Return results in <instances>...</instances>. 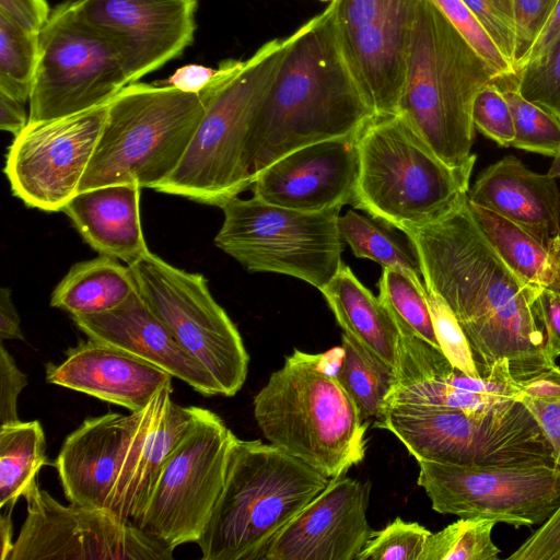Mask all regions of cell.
Wrapping results in <instances>:
<instances>
[{"label": "cell", "mask_w": 560, "mask_h": 560, "mask_svg": "<svg viewBox=\"0 0 560 560\" xmlns=\"http://www.w3.org/2000/svg\"><path fill=\"white\" fill-rule=\"evenodd\" d=\"M427 291L454 313L481 376L506 360L517 381L556 365L546 352L539 292L515 273L477 224L468 198L441 220L404 233Z\"/></svg>", "instance_id": "cell-1"}, {"label": "cell", "mask_w": 560, "mask_h": 560, "mask_svg": "<svg viewBox=\"0 0 560 560\" xmlns=\"http://www.w3.org/2000/svg\"><path fill=\"white\" fill-rule=\"evenodd\" d=\"M252 124L246 176L308 144L360 132L376 117L339 48L329 4L293 34Z\"/></svg>", "instance_id": "cell-2"}, {"label": "cell", "mask_w": 560, "mask_h": 560, "mask_svg": "<svg viewBox=\"0 0 560 560\" xmlns=\"http://www.w3.org/2000/svg\"><path fill=\"white\" fill-rule=\"evenodd\" d=\"M500 78L431 0H420L397 114L451 167L474 168V101Z\"/></svg>", "instance_id": "cell-3"}, {"label": "cell", "mask_w": 560, "mask_h": 560, "mask_svg": "<svg viewBox=\"0 0 560 560\" xmlns=\"http://www.w3.org/2000/svg\"><path fill=\"white\" fill-rule=\"evenodd\" d=\"M325 354L294 349L254 398V417L267 441L329 479L365 456L368 424Z\"/></svg>", "instance_id": "cell-4"}, {"label": "cell", "mask_w": 560, "mask_h": 560, "mask_svg": "<svg viewBox=\"0 0 560 560\" xmlns=\"http://www.w3.org/2000/svg\"><path fill=\"white\" fill-rule=\"evenodd\" d=\"M329 478L281 448L234 436L223 489L197 541L203 560H261Z\"/></svg>", "instance_id": "cell-5"}, {"label": "cell", "mask_w": 560, "mask_h": 560, "mask_svg": "<svg viewBox=\"0 0 560 560\" xmlns=\"http://www.w3.org/2000/svg\"><path fill=\"white\" fill-rule=\"evenodd\" d=\"M273 38L245 61L224 60L207 88L206 110L183 160L154 190L221 207L250 187L244 166L248 133L290 45Z\"/></svg>", "instance_id": "cell-6"}, {"label": "cell", "mask_w": 560, "mask_h": 560, "mask_svg": "<svg viewBox=\"0 0 560 560\" xmlns=\"http://www.w3.org/2000/svg\"><path fill=\"white\" fill-rule=\"evenodd\" d=\"M359 176L352 206L407 233L455 209L472 168L444 163L399 114L376 116L360 132Z\"/></svg>", "instance_id": "cell-7"}, {"label": "cell", "mask_w": 560, "mask_h": 560, "mask_svg": "<svg viewBox=\"0 0 560 560\" xmlns=\"http://www.w3.org/2000/svg\"><path fill=\"white\" fill-rule=\"evenodd\" d=\"M208 88V86H207ZM207 88L133 82L108 102L107 116L79 192L136 183L154 189L183 160L206 110Z\"/></svg>", "instance_id": "cell-8"}, {"label": "cell", "mask_w": 560, "mask_h": 560, "mask_svg": "<svg viewBox=\"0 0 560 560\" xmlns=\"http://www.w3.org/2000/svg\"><path fill=\"white\" fill-rule=\"evenodd\" d=\"M393 433L417 462L457 465H553L552 448L518 400L486 412L420 405L386 408L374 424Z\"/></svg>", "instance_id": "cell-9"}, {"label": "cell", "mask_w": 560, "mask_h": 560, "mask_svg": "<svg viewBox=\"0 0 560 560\" xmlns=\"http://www.w3.org/2000/svg\"><path fill=\"white\" fill-rule=\"evenodd\" d=\"M220 208L224 220L214 244L249 272L294 277L320 291L342 264L341 208L303 212L254 196Z\"/></svg>", "instance_id": "cell-10"}, {"label": "cell", "mask_w": 560, "mask_h": 560, "mask_svg": "<svg viewBox=\"0 0 560 560\" xmlns=\"http://www.w3.org/2000/svg\"><path fill=\"white\" fill-rule=\"evenodd\" d=\"M128 266L138 292L178 343L208 370L222 396H234L246 381L249 355L237 327L210 293L207 279L150 250Z\"/></svg>", "instance_id": "cell-11"}, {"label": "cell", "mask_w": 560, "mask_h": 560, "mask_svg": "<svg viewBox=\"0 0 560 560\" xmlns=\"http://www.w3.org/2000/svg\"><path fill=\"white\" fill-rule=\"evenodd\" d=\"M130 84L113 43L66 2L39 33L28 122L74 115L108 103Z\"/></svg>", "instance_id": "cell-12"}, {"label": "cell", "mask_w": 560, "mask_h": 560, "mask_svg": "<svg viewBox=\"0 0 560 560\" xmlns=\"http://www.w3.org/2000/svg\"><path fill=\"white\" fill-rule=\"evenodd\" d=\"M234 436L217 413L198 407L135 525L173 550L197 544L223 489Z\"/></svg>", "instance_id": "cell-13"}, {"label": "cell", "mask_w": 560, "mask_h": 560, "mask_svg": "<svg viewBox=\"0 0 560 560\" xmlns=\"http://www.w3.org/2000/svg\"><path fill=\"white\" fill-rule=\"evenodd\" d=\"M432 509L518 527L544 524L560 506V470L546 464L457 465L419 460Z\"/></svg>", "instance_id": "cell-14"}, {"label": "cell", "mask_w": 560, "mask_h": 560, "mask_svg": "<svg viewBox=\"0 0 560 560\" xmlns=\"http://www.w3.org/2000/svg\"><path fill=\"white\" fill-rule=\"evenodd\" d=\"M172 393L171 382L143 409L86 418L66 436L52 465L69 503L107 509L119 516L145 439Z\"/></svg>", "instance_id": "cell-15"}, {"label": "cell", "mask_w": 560, "mask_h": 560, "mask_svg": "<svg viewBox=\"0 0 560 560\" xmlns=\"http://www.w3.org/2000/svg\"><path fill=\"white\" fill-rule=\"evenodd\" d=\"M8 560H172L174 550L107 509L63 505L35 479Z\"/></svg>", "instance_id": "cell-16"}, {"label": "cell", "mask_w": 560, "mask_h": 560, "mask_svg": "<svg viewBox=\"0 0 560 560\" xmlns=\"http://www.w3.org/2000/svg\"><path fill=\"white\" fill-rule=\"evenodd\" d=\"M420 0H332L337 42L376 116L398 112Z\"/></svg>", "instance_id": "cell-17"}, {"label": "cell", "mask_w": 560, "mask_h": 560, "mask_svg": "<svg viewBox=\"0 0 560 560\" xmlns=\"http://www.w3.org/2000/svg\"><path fill=\"white\" fill-rule=\"evenodd\" d=\"M108 103L74 115L28 122L5 155L4 174L27 207L62 211L79 192L107 116Z\"/></svg>", "instance_id": "cell-18"}, {"label": "cell", "mask_w": 560, "mask_h": 560, "mask_svg": "<svg viewBox=\"0 0 560 560\" xmlns=\"http://www.w3.org/2000/svg\"><path fill=\"white\" fill-rule=\"evenodd\" d=\"M74 12L118 50L130 83L194 42L197 0H75Z\"/></svg>", "instance_id": "cell-19"}, {"label": "cell", "mask_w": 560, "mask_h": 560, "mask_svg": "<svg viewBox=\"0 0 560 560\" xmlns=\"http://www.w3.org/2000/svg\"><path fill=\"white\" fill-rule=\"evenodd\" d=\"M371 483L341 475L310 501L266 548L261 560H354L373 529Z\"/></svg>", "instance_id": "cell-20"}, {"label": "cell", "mask_w": 560, "mask_h": 560, "mask_svg": "<svg viewBox=\"0 0 560 560\" xmlns=\"http://www.w3.org/2000/svg\"><path fill=\"white\" fill-rule=\"evenodd\" d=\"M360 132L315 142L281 156L258 174L250 186L254 197L303 212L352 205Z\"/></svg>", "instance_id": "cell-21"}, {"label": "cell", "mask_w": 560, "mask_h": 560, "mask_svg": "<svg viewBox=\"0 0 560 560\" xmlns=\"http://www.w3.org/2000/svg\"><path fill=\"white\" fill-rule=\"evenodd\" d=\"M71 318L88 338L164 370L205 397L222 396L213 376L178 343L138 290L110 311Z\"/></svg>", "instance_id": "cell-22"}, {"label": "cell", "mask_w": 560, "mask_h": 560, "mask_svg": "<svg viewBox=\"0 0 560 560\" xmlns=\"http://www.w3.org/2000/svg\"><path fill=\"white\" fill-rule=\"evenodd\" d=\"M173 376L164 370L93 339L66 351L59 363H47L46 382L128 409H143Z\"/></svg>", "instance_id": "cell-23"}, {"label": "cell", "mask_w": 560, "mask_h": 560, "mask_svg": "<svg viewBox=\"0 0 560 560\" xmlns=\"http://www.w3.org/2000/svg\"><path fill=\"white\" fill-rule=\"evenodd\" d=\"M467 198L469 203L510 220L540 240L560 235V190L556 178L530 171L513 155L486 167Z\"/></svg>", "instance_id": "cell-24"}, {"label": "cell", "mask_w": 560, "mask_h": 560, "mask_svg": "<svg viewBox=\"0 0 560 560\" xmlns=\"http://www.w3.org/2000/svg\"><path fill=\"white\" fill-rule=\"evenodd\" d=\"M393 316L399 330V341L394 369L395 382L386 397L383 412L392 406L407 404L477 413L515 400L451 385L450 377L455 366L440 349L419 338L396 315Z\"/></svg>", "instance_id": "cell-25"}, {"label": "cell", "mask_w": 560, "mask_h": 560, "mask_svg": "<svg viewBox=\"0 0 560 560\" xmlns=\"http://www.w3.org/2000/svg\"><path fill=\"white\" fill-rule=\"evenodd\" d=\"M140 190L136 183L88 189L78 192L62 211L94 250L128 265L149 250L141 224Z\"/></svg>", "instance_id": "cell-26"}, {"label": "cell", "mask_w": 560, "mask_h": 560, "mask_svg": "<svg viewBox=\"0 0 560 560\" xmlns=\"http://www.w3.org/2000/svg\"><path fill=\"white\" fill-rule=\"evenodd\" d=\"M320 292L342 331L395 369L399 341L396 320L350 267L342 262Z\"/></svg>", "instance_id": "cell-27"}, {"label": "cell", "mask_w": 560, "mask_h": 560, "mask_svg": "<svg viewBox=\"0 0 560 560\" xmlns=\"http://www.w3.org/2000/svg\"><path fill=\"white\" fill-rule=\"evenodd\" d=\"M137 290L129 266L100 255L74 264L51 293L50 306L71 316L110 311Z\"/></svg>", "instance_id": "cell-28"}, {"label": "cell", "mask_w": 560, "mask_h": 560, "mask_svg": "<svg viewBox=\"0 0 560 560\" xmlns=\"http://www.w3.org/2000/svg\"><path fill=\"white\" fill-rule=\"evenodd\" d=\"M469 207L495 252L524 281L541 289L560 279V235L540 240L486 208L471 203Z\"/></svg>", "instance_id": "cell-29"}, {"label": "cell", "mask_w": 560, "mask_h": 560, "mask_svg": "<svg viewBox=\"0 0 560 560\" xmlns=\"http://www.w3.org/2000/svg\"><path fill=\"white\" fill-rule=\"evenodd\" d=\"M198 407H183L170 400L149 432L125 497L119 516L135 524L141 515L164 462L194 422Z\"/></svg>", "instance_id": "cell-30"}, {"label": "cell", "mask_w": 560, "mask_h": 560, "mask_svg": "<svg viewBox=\"0 0 560 560\" xmlns=\"http://www.w3.org/2000/svg\"><path fill=\"white\" fill-rule=\"evenodd\" d=\"M46 441L39 421L0 425V508H11L23 497L47 464Z\"/></svg>", "instance_id": "cell-31"}, {"label": "cell", "mask_w": 560, "mask_h": 560, "mask_svg": "<svg viewBox=\"0 0 560 560\" xmlns=\"http://www.w3.org/2000/svg\"><path fill=\"white\" fill-rule=\"evenodd\" d=\"M338 228L341 240L355 257L400 270L415 281L423 282L417 254L407 236L402 240L390 226L354 210L339 217Z\"/></svg>", "instance_id": "cell-32"}, {"label": "cell", "mask_w": 560, "mask_h": 560, "mask_svg": "<svg viewBox=\"0 0 560 560\" xmlns=\"http://www.w3.org/2000/svg\"><path fill=\"white\" fill-rule=\"evenodd\" d=\"M364 420L380 418L394 382L392 366L350 336L341 335V361L335 373Z\"/></svg>", "instance_id": "cell-33"}, {"label": "cell", "mask_w": 560, "mask_h": 560, "mask_svg": "<svg viewBox=\"0 0 560 560\" xmlns=\"http://www.w3.org/2000/svg\"><path fill=\"white\" fill-rule=\"evenodd\" d=\"M39 51V34L0 14V93L30 101Z\"/></svg>", "instance_id": "cell-34"}, {"label": "cell", "mask_w": 560, "mask_h": 560, "mask_svg": "<svg viewBox=\"0 0 560 560\" xmlns=\"http://www.w3.org/2000/svg\"><path fill=\"white\" fill-rule=\"evenodd\" d=\"M497 522L483 517H460L442 530L431 533L422 560H498L493 544Z\"/></svg>", "instance_id": "cell-35"}, {"label": "cell", "mask_w": 560, "mask_h": 560, "mask_svg": "<svg viewBox=\"0 0 560 560\" xmlns=\"http://www.w3.org/2000/svg\"><path fill=\"white\" fill-rule=\"evenodd\" d=\"M497 83L513 116L515 138L511 147L553 158L560 150V119L524 98L514 75L500 78Z\"/></svg>", "instance_id": "cell-36"}, {"label": "cell", "mask_w": 560, "mask_h": 560, "mask_svg": "<svg viewBox=\"0 0 560 560\" xmlns=\"http://www.w3.org/2000/svg\"><path fill=\"white\" fill-rule=\"evenodd\" d=\"M377 288L378 299L394 315L419 338L440 349L424 282H417L400 270L383 268Z\"/></svg>", "instance_id": "cell-37"}, {"label": "cell", "mask_w": 560, "mask_h": 560, "mask_svg": "<svg viewBox=\"0 0 560 560\" xmlns=\"http://www.w3.org/2000/svg\"><path fill=\"white\" fill-rule=\"evenodd\" d=\"M431 532L416 522L396 517L373 530L355 560H422Z\"/></svg>", "instance_id": "cell-38"}, {"label": "cell", "mask_w": 560, "mask_h": 560, "mask_svg": "<svg viewBox=\"0 0 560 560\" xmlns=\"http://www.w3.org/2000/svg\"><path fill=\"white\" fill-rule=\"evenodd\" d=\"M520 94L560 119V38L514 75Z\"/></svg>", "instance_id": "cell-39"}, {"label": "cell", "mask_w": 560, "mask_h": 560, "mask_svg": "<svg viewBox=\"0 0 560 560\" xmlns=\"http://www.w3.org/2000/svg\"><path fill=\"white\" fill-rule=\"evenodd\" d=\"M428 292V303L440 349L457 369L474 377H480L471 347L454 313L434 292Z\"/></svg>", "instance_id": "cell-40"}, {"label": "cell", "mask_w": 560, "mask_h": 560, "mask_svg": "<svg viewBox=\"0 0 560 560\" xmlns=\"http://www.w3.org/2000/svg\"><path fill=\"white\" fill-rule=\"evenodd\" d=\"M431 1L502 78L516 74L512 63L463 0Z\"/></svg>", "instance_id": "cell-41"}, {"label": "cell", "mask_w": 560, "mask_h": 560, "mask_svg": "<svg viewBox=\"0 0 560 560\" xmlns=\"http://www.w3.org/2000/svg\"><path fill=\"white\" fill-rule=\"evenodd\" d=\"M475 129L500 147L509 148L515 138L511 107L497 81L483 86L472 105Z\"/></svg>", "instance_id": "cell-42"}, {"label": "cell", "mask_w": 560, "mask_h": 560, "mask_svg": "<svg viewBox=\"0 0 560 560\" xmlns=\"http://www.w3.org/2000/svg\"><path fill=\"white\" fill-rule=\"evenodd\" d=\"M559 2L560 0H512L516 35L515 72L517 65L539 37Z\"/></svg>", "instance_id": "cell-43"}, {"label": "cell", "mask_w": 560, "mask_h": 560, "mask_svg": "<svg viewBox=\"0 0 560 560\" xmlns=\"http://www.w3.org/2000/svg\"><path fill=\"white\" fill-rule=\"evenodd\" d=\"M463 1L475 13L503 55L514 67L516 35L513 23L501 12L494 0Z\"/></svg>", "instance_id": "cell-44"}, {"label": "cell", "mask_w": 560, "mask_h": 560, "mask_svg": "<svg viewBox=\"0 0 560 560\" xmlns=\"http://www.w3.org/2000/svg\"><path fill=\"white\" fill-rule=\"evenodd\" d=\"M27 385V376L18 368L13 357L0 346V425L21 421L18 416V398Z\"/></svg>", "instance_id": "cell-45"}, {"label": "cell", "mask_w": 560, "mask_h": 560, "mask_svg": "<svg viewBox=\"0 0 560 560\" xmlns=\"http://www.w3.org/2000/svg\"><path fill=\"white\" fill-rule=\"evenodd\" d=\"M508 559L560 560V506Z\"/></svg>", "instance_id": "cell-46"}, {"label": "cell", "mask_w": 560, "mask_h": 560, "mask_svg": "<svg viewBox=\"0 0 560 560\" xmlns=\"http://www.w3.org/2000/svg\"><path fill=\"white\" fill-rule=\"evenodd\" d=\"M518 401L528 409L539 424L552 448L555 467L560 470V397L536 399L522 396Z\"/></svg>", "instance_id": "cell-47"}, {"label": "cell", "mask_w": 560, "mask_h": 560, "mask_svg": "<svg viewBox=\"0 0 560 560\" xmlns=\"http://www.w3.org/2000/svg\"><path fill=\"white\" fill-rule=\"evenodd\" d=\"M546 334V352L552 362L560 355V279L539 292Z\"/></svg>", "instance_id": "cell-48"}, {"label": "cell", "mask_w": 560, "mask_h": 560, "mask_svg": "<svg viewBox=\"0 0 560 560\" xmlns=\"http://www.w3.org/2000/svg\"><path fill=\"white\" fill-rule=\"evenodd\" d=\"M0 14L24 30L39 34L50 11L46 0H0Z\"/></svg>", "instance_id": "cell-49"}, {"label": "cell", "mask_w": 560, "mask_h": 560, "mask_svg": "<svg viewBox=\"0 0 560 560\" xmlns=\"http://www.w3.org/2000/svg\"><path fill=\"white\" fill-rule=\"evenodd\" d=\"M220 73V68L213 69L202 65H186L178 68L168 79L172 85L186 93H200L209 86Z\"/></svg>", "instance_id": "cell-50"}, {"label": "cell", "mask_w": 560, "mask_h": 560, "mask_svg": "<svg viewBox=\"0 0 560 560\" xmlns=\"http://www.w3.org/2000/svg\"><path fill=\"white\" fill-rule=\"evenodd\" d=\"M517 384L522 396L536 399L560 397V368L556 364L533 377L517 381Z\"/></svg>", "instance_id": "cell-51"}, {"label": "cell", "mask_w": 560, "mask_h": 560, "mask_svg": "<svg viewBox=\"0 0 560 560\" xmlns=\"http://www.w3.org/2000/svg\"><path fill=\"white\" fill-rule=\"evenodd\" d=\"M28 124V114L24 108V103L0 93V128L19 135Z\"/></svg>", "instance_id": "cell-52"}, {"label": "cell", "mask_w": 560, "mask_h": 560, "mask_svg": "<svg viewBox=\"0 0 560 560\" xmlns=\"http://www.w3.org/2000/svg\"><path fill=\"white\" fill-rule=\"evenodd\" d=\"M7 339L24 340V337L19 314L11 299V291L3 287L0 290V341L3 342Z\"/></svg>", "instance_id": "cell-53"}, {"label": "cell", "mask_w": 560, "mask_h": 560, "mask_svg": "<svg viewBox=\"0 0 560 560\" xmlns=\"http://www.w3.org/2000/svg\"><path fill=\"white\" fill-rule=\"evenodd\" d=\"M560 38V2L549 22L536 39L529 51L516 67V73L524 66L540 57L552 44Z\"/></svg>", "instance_id": "cell-54"}, {"label": "cell", "mask_w": 560, "mask_h": 560, "mask_svg": "<svg viewBox=\"0 0 560 560\" xmlns=\"http://www.w3.org/2000/svg\"><path fill=\"white\" fill-rule=\"evenodd\" d=\"M11 511L12 509H8L5 513L1 515L0 521V541H1V560H8L13 547L14 541L13 537V524L11 520Z\"/></svg>", "instance_id": "cell-55"}, {"label": "cell", "mask_w": 560, "mask_h": 560, "mask_svg": "<svg viewBox=\"0 0 560 560\" xmlns=\"http://www.w3.org/2000/svg\"><path fill=\"white\" fill-rule=\"evenodd\" d=\"M501 12L513 23L512 0H494ZM514 25V23H513Z\"/></svg>", "instance_id": "cell-56"}, {"label": "cell", "mask_w": 560, "mask_h": 560, "mask_svg": "<svg viewBox=\"0 0 560 560\" xmlns=\"http://www.w3.org/2000/svg\"><path fill=\"white\" fill-rule=\"evenodd\" d=\"M548 174L553 178H560V150L559 152L553 156L552 164L548 171Z\"/></svg>", "instance_id": "cell-57"}, {"label": "cell", "mask_w": 560, "mask_h": 560, "mask_svg": "<svg viewBox=\"0 0 560 560\" xmlns=\"http://www.w3.org/2000/svg\"><path fill=\"white\" fill-rule=\"evenodd\" d=\"M320 1H323V2H326V1H329V2H331L332 0H320Z\"/></svg>", "instance_id": "cell-58"}]
</instances>
